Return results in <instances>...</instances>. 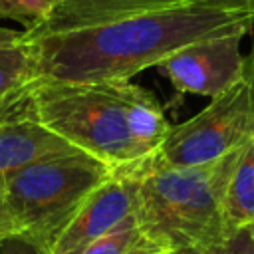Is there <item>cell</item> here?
<instances>
[{
    "label": "cell",
    "instance_id": "3957f363",
    "mask_svg": "<svg viewBox=\"0 0 254 254\" xmlns=\"http://www.w3.org/2000/svg\"><path fill=\"white\" fill-rule=\"evenodd\" d=\"M143 93L131 81L71 83L38 79L26 91V111L77 151L113 171L147 161L131 135V111Z\"/></svg>",
    "mask_w": 254,
    "mask_h": 254
},
{
    "label": "cell",
    "instance_id": "6da1fadb",
    "mask_svg": "<svg viewBox=\"0 0 254 254\" xmlns=\"http://www.w3.org/2000/svg\"><path fill=\"white\" fill-rule=\"evenodd\" d=\"M254 28V12L194 2L155 10L91 28L30 34L40 79L99 83L129 81L147 67L187 46L246 36Z\"/></svg>",
    "mask_w": 254,
    "mask_h": 254
},
{
    "label": "cell",
    "instance_id": "ba28073f",
    "mask_svg": "<svg viewBox=\"0 0 254 254\" xmlns=\"http://www.w3.org/2000/svg\"><path fill=\"white\" fill-rule=\"evenodd\" d=\"M71 153H77V149L34 119L22 101L0 113V187L24 167Z\"/></svg>",
    "mask_w": 254,
    "mask_h": 254
},
{
    "label": "cell",
    "instance_id": "30bf717a",
    "mask_svg": "<svg viewBox=\"0 0 254 254\" xmlns=\"http://www.w3.org/2000/svg\"><path fill=\"white\" fill-rule=\"evenodd\" d=\"M38 79V58L30 34L0 28V113L16 107Z\"/></svg>",
    "mask_w": 254,
    "mask_h": 254
},
{
    "label": "cell",
    "instance_id": "5b68a950",
    "mask_svg": "<svg viewBox=\"0 0 254 254\" xmlns=\"http://www.w3.org/2000/svg\"><path fill=\"white\" fill-rule=\"evenodd\" d=\"M254 139V48L244 56L234 83L214 95L190 119L171 125V131L153 155L169 167H200L242 149Z\"/></svg>",
    "mask_w": 254,
    "mask_h": 254
},
{
    "label": "cell",
    "instance_id": "52a82bcc",
    "mask_svg": "<svg viewBox=\"0 0 254 254\" xmlns=\"http://www.w3.org/2000/svg\"><path fill=\"white\" fill-rule=\"evenodd\" d=\"M242 38L244 36H224L187 46L161 62L157 69L179 93L212 99L234 83L242 71Z\"/></svg>",
    "mask_w": 254,
    "mask_h": 254
},
{
    "label": "cell",
    "instance_id": "ffe728a7",
    "mask_svg": "<svg viewBox=\"0 0 254 254\" xmlns=\"http://www.w3.org/2000/svg\"><path fill=\"white\" fill-rule=\"evenodd\" d=\"M252 232H254V228H252Z\"/></svg>",
    "mask_w": 254,
    "mask_h": 254
},
{
    "label": "cell",
    "instance_id": "9c48e42d",
    "mask_svg": "<svg viewBox=\"0 0 254 254\" xmlns=\"http://www.w3.org/2000/svg\"><path fill=\"white\" fill-rule=\"evenodd\" d=\"M194 2H206V0H56V6L48 22L28 32L50 34V32L91 28V26H99L155 10L187 6Z\"/></svg>",
    "mask_w": 254,
    "mask_h": 254
},
{
    "label": "cell",
    "instance_id": "7c38bea8",
    "mask_svg": "<svg viewBox=\"0 0 254 254\" xmlns=\"http://www.w3.org/2000/svg\"><path fill=\"white\" fill-rule=\"evenodd\" d=\"M143 250H155L139 232L135 214L115 226L111 232L95 240L81 254H137Z\"/></svg>",
    "mask_w": 254,
    "mask_h": 254
},
{
    "label": "cell",
    "instance_id": "5bb4252c",
    "mask_svg": "<svg viewBox=\"0 0 254 254\" xmlns=\"http://www.w3.org/2000/svg\"><path fill=\"white\" fill-rule=\"evenodd\" d=\"M8 238H20V224L6 202L4 187H0V242Z\"/></svg>",
    "mask_w": 254,
    "mask_h": 254
},
{
    "label": "cell",
    "instance_id": "277c9868",
    "mask_svg": "<svg viewBox=\"0 0 254 254\" xmlns=\"http://www.w3.org/2000/svg\"><path fill=\"white\" fill-rule=\"evenodd\" d=\"M113 175V169L81 151L12 173L4 181V196L20 224V240L48 254L60 230Z\"/></svg>",
    "mask_w": 254,
    "mask_h": 254
},
{
    "label": "cell",
    "instance_id": "7a4b0ae2",
    "mask_svg": "<svg viewBox=\"0 0 254 254\" xmlns=\"http://www.w3.org/2000/svg\"><path fill=\"white\" fill-rule=\"evenodd\" d=\"M242 149L200 167H169L155 157L143 161L133 212L141 236L167 254L222 246L230 238L222 214L224 192Z\"/></svg>",
    "mask_w": 254,
    "mask_h": 254
},
{
    "label": "cell",
    "instance_id": "e0dca14e",
    "mask_svg": "<svg viewBox=\"0 0 254 254\" xmlns=\"http://www.w3.org/2000/svg\"><path fill=\"white\" fill-rule=\"evenodd\" d=\"M208 4L214 6H224V8H236V10H250L254 12V0H206Z\"/></svg>",
    "mask_w": 254,
    "mask_h": 254
},
{
    "label": "cell",
    "instance_id": "9a60e30c",
    "mask_svg": "<svg viewBox=\"0 0 254 254\" xmlns=\"http://www.w3.org/2000/svg\"><path fill=\"white\" fill-rule=\"evenodd\" d=\"M222 254H254V232L252 228H244L230 236L224 246Z\"/></svg>",
    "mask_w": 254,
    "mask_h": 254
},
{
    "label": "cell",
    "instance_id": "8fae6325",
    "mask_svg": "<svg viewBox=\"0 0 254 254\" xmlns=\"http://www.w3.org/2000/svg\"><path fill=\"white\" fill-rule=\"evenodd\" d=\"M224 226L228 236L254 228V139L242 149L224 192Z\"/></svg>",
    "mask_w": 254,
    "mask_h": 254
},
{
    "label": "cell",
    "instance_id": "d6986e66",
    "mask_svg": "<svg viewBox=\"0 0 254 254\" xmlns=\"http://www.w3.org/2000/svg\"><path fill=\"white\" fill-rule=\"evenodd\" d=\"M137 254H167V252H161V250H143V252H137Z\"/></svg>",
    "mask_w": 254,
    "mask_h": 254
},
{
    "label": "cell",
    "instance_id": "ac0fdd59",
    "mask_svg": "<svg viewBox=\"0 0 254 254\" xmlns=\"http://www.w3.org/2000/svg\"><path fill=\"white\" fill-rule=\"evenodd\" d=\"M222 246H224V244H222ZM222 246L204 248V250H190V252H183V254H222Z\"/></svg>",
    "mask_w": 254,
    "mask_h": 254
},
{
    "label": "cell",
    "instance_id": "4fadbf2b",
    "mask_svg": "<svg viewBox=\"0 0 254 254\" xmlns=\"http://www.w3.org/2000/svg\"><path fill=\"white\" fill-rule=\"evenodd\" d=\"M56 6V0H0V20H18L26 30L44 26Z\"/></svg>",
    "mask_w": 254,
    "mask_h": 254
},
{
    "label": "cell",
    "instance_id": "2e32d148",
    "mask_svg": "<svg viewBox=\"0 0 254 254\" xmlns=\"http://www.w3.org/2000/svg\"><path fill=\"white\" fill-rule=\"evenodd\" d=\"M0 254H38L34 246L20 238H8L0 242Z\"/></svg>",
    "mask_w": 254,
    "mask_h": 254
},
{
    "label": "cell",
    "instance_id": "8992f818",
    "mask_svg": "<svg viewBox=\"0 0 254 254\" xmlns=\"http://www.w3.org/2000/svg\"><path fill=\"white\" fill-rule=\"evenodd\" d=\"M139 165L115 171V175L103 183L60 230L48 254H81L95 240L133 216Z\"/></svg>",
    "mask_w": 254,
    "mask_h": 254
}]
</instances>
